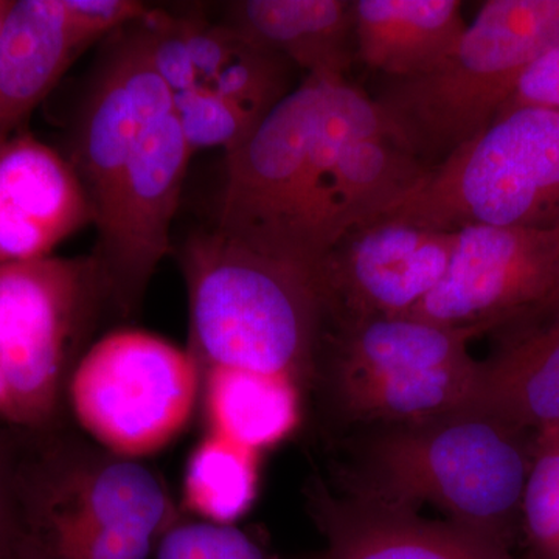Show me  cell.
Instances as JSON below:
<instances>
[{
    "label": "cell",
    "instance_id": "6da1fadb",
    "mask_svg": "<svg viewBox=\"0 0 559 559\" xmlns=\"http://www.w3.org/2000/svg\"><path fill=\"white\" fill-rule=\"evenodd\" d=\"M200 370L230 369L304 385L319 373L325 305L318 274L197 231L179 250Z\"/></svg>",
    "mask_w": 559,
    "mask_h": 559
},
{
    "label": "cell",
    "instance_id": "7a4b0ae2",
    "mask_svg": "<svg viewBox=\"0 0 559 559\" xmlns=\"http://www.w3.org/2000/svg\"><path fill=\"white\" fill-rule=\"evenodd\" d=\"M380 132L393 131L373 98L347 79L308 75L226 153L216 230L308 270L301 227L316 182L347 140Z\"/></svg>",
    "mask_w": 559,
    "mask_h": 559
},
{
    "label": "cell",
    "instance_id": "3957f363",
    "mask_svg": "<svg viewBox=\"0 0 559 559\" xmlns=\"http://www.w3.org/2000/svg\"><path fill=\"white\" fill-rule=\"evenodd\" d=\"M9 489L17 559H146L180 513L140 460L81 436L57 437Z\"/></svg>",
    "mask_w": 559,
    "mask_h": 559
},
{
    "label": "cell",
    "instance_id": "277c9868",
    "mask_svg": "<svg viewBox=\"0 0 559 559\" xmlns=\"http://www.w3.org/2000/svg\"><path fill=\"white\" fill-rule=\"evenodd\" d=\"M384 429L359 452L358 502L411 513L430 503L507 544L530 469L524 430L471 411Z\"/></svg>",
    "mask_w": 559,
    "mask_h": 559
},
{
    "label": "cell",
    "instance_id": "5b68a950",
    "mask_svg": "<svg viewBox=\"0 0 559 559\" xmlns=\"http://www.w3.org/2000/svg\"><path fill=\"white\" fill-rule=\"evenodd\" d=\"M558 43L559 0H489L447 60L390 81L374 102L430 168L487 130L525 70Z\"/></svg>",
    "mask_w": 559,
    "mask_h": 559
},
{
    "label": "cell",
    "instance_id": "8992f818",
    "mask_svg": "<svg viewBox=\"0 0 559 559\" xmlns=\"http://www.w3.org/2000/svg\"><path fill=\"white\" fill-rule=\"evenodd\" d=\"M110 311L94 255L0 266V423L32 432L60 423L73 370Z\"/></svg>",
    "mask_w": 559,
    "mask_h": 559
},
{
    "label": "cell",
    "instance_id": "52a82bcc",
    "mask_svg": "<svg viewBox=\"0 0 559 559\" xmlns=\"http://www.w3.org/2000/svg\"><path fill=\"white\" fill-rule=\"evenodd\" d=\"M384 219L433 230L559 223V110L514 108L430 167Z\"/></svg>",
    "mask_w": 559,
    "mask_h": 559
},
{
    "label": "cell",
    "instance_id": "ba28073f",
    "mask_svg": "<svg viewBox=\"0 0 559 559\" xmlns=\"http://www.w3.org/2000/svg\"><path fill=\"white\" fill-rule=\"evenodd\" d=\"M474 329L392 316L341 326L325 384L347 421L414 425L462 411L479 362Z\"/></svg>",
    "mask_w": 559,
    "mask_h": 559
},
{
    "label": "cell",
    "instance_id": "9c48e42d",
    "mask_svg": "<svg viewBox=\"0 0 559 559\" xmlns=\"http://www.w3.org/2000/svg\"><path fill=\"white\" fill-rule=\"evenodd\" d=\"M201 400V370L189 349L135 329L95 341L69 381L68 406L87 439L140 460L173 443Z\"/></svg>",
    "mask_w": 559,
    "mask_h": 559
},
{
    "label": "cell",
    "instance_id": "30bf717a",
    "mask_svg": "<svg viewBox=\"0 0 559 559\" xmlns=\"http://www.w3.org/2000/svg\"><path fill=\"white\" fill-rule=\"evenodd\" d=\"M193 154L173 110L151 123L95 223L94 257L117 314L135 311L171 250V224Z\"/></svg>",
    "mask_w": 559,
    "mask_h": 559
},
{
    "label": "cell",
    "instance_id": "8fae6325",
    "mask_svg": "<svg viewBox=\"0 0 559 559\" xmlns=\"http://www.w3.org/2000/svg\"><path fill=\"white\" fill-rule=\"evenodd\" d=\"M558 271L559 223L463 227L443 278L406 316L484 333L538 310Z\"/></svg>",
    "mask_w": 559,
    "mask_h": 559
},
{
    "label": "cell",
    "instance_id": "7c38bea8",
    "mask_svg": "<svg viewBox=\"0 0 559 559\" xmlns=\"http://www.w3.org/2000/svg\"><path fill=\"white\" fill-rule=\"evenodd\" d=\"M457 231L380 219L349 231L318 267L326 318L345 326L409 314L450 266Z\"/></svg>",
    "mask_w": 559,
    "mask_h": 559
},
{
    "label": "cell",
    "instance_id": "4fadbf2b",
    "mask_svg": "<svg viewBox=\"0 0 559 559\" xmlns=\"http://www.w3.org/2000/svg\"><path fill=\"white\" fill-rule=\"evenodd\" d=\"M124 32L81 109L68 157L94 209V224L108 207L139 140L175 103V94L154 69L138 22Z\"/></svg>",
    "mask_w": 559,
    "mask_h": 559
},
{
    "label": "cell",
    "instance_id": "5bb4252c",
    "mask_svg": "<svg viewBox=\"0 0 559 559\" xmlns=\"http://www.w3.org/2000/svg\"><path fill=\"white\" fill-rule=\"evenodd\" d=\"M429 167L392 132L347 140L312 189L304 229V260L319 264L349 231L384 219L414 193Z\"/></svg>",
    "mask_w": 559,
    "mask_h": 559
},
{
    "label": "cell",
    "instance_id": "9a60e30c",
    "mask_svg": "<svg viewBox=\"0 0 559 559\" xmlns=\"http://www.w3.org/2000/svg\"><path fill=\"white\" fill-rule=\"evenodd\" d=\"M94 219L68 157L31 132L0 143V266L46 259Z\"/></svg>",
    "mask_w": 559,
    "mask_h": 559
},
{
    "label": "cell",
    "instance_id": "2e32d148",
    "mask_svg": "<svg viewBox=\"0 0 559 559\" xmlns=\"http://www.w3.org/2000/svg\"><path fill=\"white\" fill-rule=\"evenodd\" d=\"M329 547L320 559H514L507 544L455 522L356 502H316Z\"/></svg>",
    "mask_w": 559,
    "mask_h": 559
},
{
    "label": "cell",
    "instance_id": "e0dca14e",
    "mask_svg": "<svg viewBox=\"0 0 559 559\" xmlns=\"http://www.w3.org/2000/svg\"><path fill=\"white\" fill-rule=\"evenodd\" d=\"M81 51L62 0H11L0 27V143L21 131Z\"/></svg>",
    "mask_w": 559,
    "mask_h": 559
},
{
    "label": "cell",
    "instance_id": "ac0fdd59",
    "mask_svg": "<svg viewBox=\"0 0 559 559\" xmlns=\"http://www.w3.org/2000/svg\"><path fill=\"white\" fill-rule=\"evenodd\" d=\"M224 27L259 49L307 70L347 79L352 64V2L345 0H241L226 9Z\"/></svg>",
    "mask_w": 559,
    "mask_h": 559
},
{
    "label": "cell",
    "instance_id": "d6986e66",
    "mask_svg": "<svg viewBox=\"0 0 559 559\" xmlns=\"http://www.w3.org/2000/svg\"><path fill=\"white\" fill-rule=\"evenodd\" d=\"M352 13L359 60L392 80L436 69L468 28L459 0H356Z\"/></svg>",
    "mask_w": 559,
    "mask_h": 559
},
{
    "label": "cell",
    "instance_id": "ffe728a7",
    "mask_svg": "<svg viewBox=\"0 0 559 559\" xmlns=\"http://www.w3.org/2000/svg\"><path fill=\"white\" fill-rule=\"evenodd\" d=\"M462 411L524 432L559 425V319L479 362Z\"/></svg>",
    "mask_w": 559,
    "mask_h": 559
},
{
    "label": "cell",
    "instance_id": "44dd1931",
    "mask_svg": "<svg viewBox=\"0 0 559 559\" xmlns=\"http://www.w3.org/2000/svg\"><path fill=\"white\" fill-rule=\"evenodd\" d=\"M201 400L209 432L253 452L285 439L300 417L296 382L253 371L202 370Z\"/></svg>",
    "mask_w": 559,
    "mask_h": 559
},
{
    "label": "cell",
    "instance_id": "7402d4cb",
    "mask_svg": "<svg viewBox=\"0 0 559 559\" xmlns=\"http://www.w3.org/2000/svg\"><path fill=\"white\" fill-rule=\"evenodd\" d=\"M257 484V452L209 432L187 462L183 499L200 521L234 525L252 506Z\"/></svg>",
    "mask_w": 559,
    "mask_h": 559
},
{
    "label": "cell",
    "instance_id": "603a6c76",
    "mask_svg": "<svg viewBox=\"0 0 559 559\" xmlns=\"http://www.w3.org/2000/svg\"><path fill=\"white\" fill-rule=\"evenodd\" d=\"M521 518L536 549L544 557L559 559V425L536 430Z\"/></svg>",
    "mask_w": 559,
    "mask_h": 559
},
{
    "label": "cell",
    "instance_id": "cb8c5ba5",
    "mask_svg": "<svg viewBox=\"0 0 559 559\" xmlns=\"http://www.w3.org/2000/svg\"><path fill=\"white\" fill-rule=\"evenodd\" d=\"M173 112L191 151L237 148L263 117L207 87L175 95Z\"/></svg>",
    "mask_w": 559,
    "mask_h": 559
},
{
    "label": "cell",
    "instance_id": "d4e9b609",
    "mask_svg": "<svg viewBox=\"0 0 559 559\" xmlns=\"http://www.w3.org/2000/svg\"><path fill=\"white\" fill-rule=\"evenodd\" d=\"M156 559H280L234 525L182 521L173 525L156 549Z\"/></svg>",
    "mask_w": 559,
    "mask_h": 559
},
{
    "label": "cell",
    "instance_id": "484cf974",
    "mask_svg": "<svg viewBox=\"0 0 559 559\" xmlns=\"http://www.w3.org/2000/svg\"><path fill=\"white\" fill-rule=\"evenodd\" d=\"M66 17L81 49L121 32L148 13L145 3L135 0H62Z\"/></svg>",
    "mask_w": 559,
    "mask_h": 559
},
{
    "label": "cell",
    "instance_id": "4316f807",
    "mask_svg": "<svg viewBox=\"0 0 559 559\" xmlns=\"http://www.w3.org/2000/svg\"><path fill=\"white\" fill-rule=\"evenodd\" d=\"M514 108L559 110V43L544 51L525 70L513 97L503 110Z\"/></svg>",
    "mask_w": 559,
    "mask_h": 559
},
{
    "label": "cell",
    "instance_id": "83f0119b",
    "mask_svg": "<svg viewBox=\"0 0 559 559\" xmlns=\"http://www.w3.org/2000/svg\"><path fill=\"white\" fill-rule=\"evenodd\" d=\"M9 484H7L5 476H3L2 465H0V551L5 547L9 540Z\"/></svg>",
    "mask_w": 559,
    "mask_h": 559
},
{
    "label": "cell",
    "instance_id": "f1b7e54d",
    "mask_svg": "<svg viewBox=\"0 0 559 559\" xmlns=\"http://www.w3.org/2000/svg\"><path fill=\"white\" fill-rule=\"evenodd\" d=\"M538 314L547 316L550 320L559 319V271L557 278H555L554 288H551L549 296L544 299L543 304L539 305Z\"/></svg>",
    "mask_w": 559,
    "mask_h": 559
},
{
    "label": "cell",
    "instance_id": "f546056e",
    "mask_svg": "<svg viewBox=\"0 0 559 559\" xmlns=\"http://www.w3.org/2000/svg\"><path fill=\"white\" fill-rule=\"evenodd\" d=\"M11 0H0V27H2L3 17H5L7 10H9Z\"/></svg>",
    "mask_w": 559,
    "mask_h": 559
}]
</instances>
